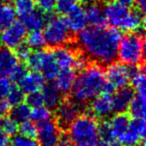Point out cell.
<instances>
[{
  "instance_id": "obj_39",
  "label": "cell",
  "mask_w": 146,
  "mask_h": 146,
  "mask_svg": "<svg viewBox=\"0 0 146 146\" xmlns=\"http://www.w3.org/2000/svg\"><path fill=\"white\" fill-rule=\"evenodd\" d=\"M11 146H39V143L35 138H29L20 134L14 135L11 140Z\"/></svg>"
},
{
  "instance_id": "obj_1",
  "label": "cell",
  "mask_w": 146,
  "mask_h": 146,
  "mask_svg": "<svg viewBox=\"0 0 146 146\" xmlns=\"http://www.w3.org/2000/svg\"><path fill=\"white\" fill-rule=\"evenodd\" d=\"M122 33L116 27L86 26L78 33V44L83 53L100 65H108L117 58Z\"/></svg>"
},
{
  "instance_id": "obj_20",
  "label": "cell",
  "mask_w": 146,
  "mask_h": 146,
  "mask_svg": "<svg viewBox=\"0 0 146 146\" xmlns=\"http://www.w3.org/2000/svg\"><path fill=\"white\" fill-rule=\"evenodd\" d=\"M41 93L44 100V105H46L50 109L56 108L63 100V93L57 88L54 83L45 84Z\"/></svg>"
},
{
  "instance_id": "obj_12",
  "label": "cell",
  "mask_w": 146,
  "mask_h": 146,
  "mask_svg": "<svg viewBox=\"0 0 146 146\" xmlns=\"http://www.w3.org/2000/svg\"><path fill=\"white\" fill-rule=\"evenodd\" d=\"M90 110L94 117L96 118H107L113 112L112 107L111 95L106 93H101L94 97L91 100L90 104Z\"/></svg>"
},
{
  "instance_id": "obj_48",
  "label": "cell",
  "mask_w": 146,
  "mask_h": 146,
  "mask_svg": "<svg viewBox=\"0 0 146 146\" xmlns=\"http://www.w3.org/2000/svg\"><path fill=\"white\" fill-rule=\"evenodd\" d=\"M115 1H117L118 3H120V4L124 5V6L126 7H132L134 4H135V0H115Z\"/></svg>"
},
{
  "instance_id": "obj_5",
  "label": "cell",
  "mask_w": 146,
  "mask_h": 146,
  "mask_svg": "<svg viewBox=\"0 0 146 146\" xmlns=\"http://www.w3.org/2000/svg\"><path fill=\"white\" fill-rule=\"evenodd\" d=\"M42 31L45 43L50 47L66 45L71 40V32L64 18L53 16L47 19Z\"/></svg>"
},
{
  "instance_id": "obj_18",
  "label": "cell",
  "mask_w": 146,
  "mask_h": 146,
  "mask_svg": "<svg viewBox=\"0 0 146 146\" xmlns=\"http://www.w3.org/2000/svg\"><path fill=\"white\" fill-rule=\"evenodd\" d=\"M46 20L47 18L45 16V13L40 10H36L35 8L21 16V22L27 31L41 30L44 27Z\"/></svg>"
},
{
  "instance_id": "obj_41",
  "label": "cell",
  "mask_w": 146,
  "mask_h": 146,
  "mask_svg": "<svg viewBox=\"0 0 146 146\" xmlns=\"http://www.w3.org/2000/svg\"><path fill=\"white\" fill-rule=\"evenodd\" d=\"M15 54H16L18 60L21 61H26V59L28 58V56L31 53V48L26 44V43H21L19 46H17L15 48Z\"/></svg>"
},
{
  "instance_id": "obj_10",
  "label": "cell",
  "mask_w": 146,
  "mask_h": 146,
  "mask_svg": "<svg viewBox=\"0 0 146 146\" xmlns=\"http://www.w3.org/2000/svg\"><path fill=\"white\" fill-rule=\"evenodd\" d=\"M39 146H57L60 132L56 122L52 120L39 123L37 126V136Z\"/></svg>"
},
{
  "instance_id": "obj_40",
  "label": "cell",
  "mask_w": 146,
  "mask_h": 146,
  "mask_svg": "<svg viewBox=\"0 0 146 146\" xmlns=\"http://www.w3.org/2000/svg\"><path fill=\"white\" fill-rule=\"evenodd\" d=\"M26 103L32 108L37 107V106H40V105H44V100H43V96L41 91L27 94Z\"/></svg>"
},
{
  "instance_id": "obj_32",
  "label": "cell",
  "mask_w": 146,
  "mask_h": 146,
  "mask_svg": "<svg viewBox=\"0 0 146 146\" xmlns=\"http://www.w3.org/2000/svg\"><path fill=\"white\" fill-rule=\"evenodd\" d=\"M0 130L10 137L14 136L18 133V123L11 116H1L0 117Z\"/></svg>"
},
{
  "instance_id": "obj_3",
  "label": "cell",
  "mask_w": 146,
  "mask_h": 146,
  "mask_svg": "<svg viewBox=\"0 0 146 146\" xmlns=\"http://www.w3.org/2000/svg\"><path fill=\"white\" fill-rule=\"evenodd\" d=\"M98 124L93 115L79 114L69 125L68 135L75 146H97Z\"/></svg>"
},
{
  "instance_id": "obj_28",
  "label": "cell",
  "mask_w": 146,
  "mask_h": 146,
  "mask_svg": "<svg viewBox=\"0 0 146 146\" xmlns=\"http://www.w3.org/2000/svg\"><path fill=\"white\" fill-rule=\"evenodd\" d=\"M47 51H44L42 49H36L32 52L31 51L30 55L26 59V66L31 71H38L40 72L42 65L44 63L45 57H46Z\"/></svg>"
},
{
  "instance_id": "obj_14",
  "label": "cell",
  "mask_w": 146,
  "mask_h": 146,
  "mask_svg": "<svg viewBox=\"0 0 146 146\" xmlns=\"http://www.w3.org/2000/svg\"><path fill=\"white\" fill-rule=\"evenodd\" d=\"M45 85V78L38 71L27 72L23 79L19 82V87L25 94L41 91Z\"/></svg>"
},
{
  "instance_id": "obj_16",
  "label": "cell",
  "mask_w": 146,
  "mask_h": 146,
  "mask_svg": "<svg viewBox=\"0 0 146 146\" xmlns=\"http://www.w3.org/2000/svg\"><path fill=\"white\" fill-rule=\"evenodd\" d=\"M18 62V58L12 49L0 47V76L8 77Z\"/></svg>"
},
{
  "instance_id": "obj_8",
  "label": "cell",
  "mask_w": 146,
  "mask_h": 146,
  "mask_svg": "<svg viewBox=\"0 0 146 146\" xmlns=\"http://www.w3.org/2000/svg\"><path fill=\"white\" fill-rule=\"evenodd\" d=\"M106 81L110 83L116 90L123 88L129 83V65L121 62H115L108 64L105 71Z\"/></svg>"
},
{
  "instance_id": "obj_11",
  "label": "cell",
  "mask_w": 146,
  "mask_h": 146,
  "mask_svg": "<svg viewBox=\"0 0 146 146\" xmlns=\"http://www.w3.org/2000/svg\"><path fill=\"white\" fill-rule=\"evenodd\" d=\"M103 11L106 18V22L109 23L111 26L120 29L130 10L128 7L113 0V1H109L106 3Z\"/></svg>"
},
{
  "instance_id": "obj_2",
  "label": "cell",
  "mask_w": 146,
  "mask_h": 146,
  "mask_svg": "<svg viewBox=\"0 0 146 146\" xmlns=\"http://www.w3.org/2000/svg\"><path fill=\"white\" fill-rule=\"evenodd\" d=\"M105 83V71L101 65H88L76 75L70 89L71 99L79 105L86 104L103 92Z\"/></svg>"
},
{
  "instance_id": "obj_34",
  "label": "cell",
  "mask_w": 146,
  "mask_h": 146,
  "mask_svg": "<svg viewBox=\"0 0 146 146\" xmlns=\"http://www.w3.org/2000/svg\"><path fill=\"white\" fill-rule=\"evenodd\" d=\"M11 2L16 15L20 17L35 8L34 0H11Z\"/></svg>"
},
{
  "instance_id": "obj_19",
  "label": "cell",
  "mask_w": 146,
  "mask_h": 146,
  "mask_svg": "<svg viewBox=\"0 0 146 146\" xmlns=\"http://www.w3.org/2000/svg\"><path fill=\"white\" fill-rule=\"evenodd\" d=\"M129 82L132 84V89L138 94H146V77L144 71L139 65H129Z\"/></svg>"
},
{
  "instance_id": "obj_21",
  "label": "cell",
  "mask_w": 146,
  "mask_h": 146,
  "mask_svg": "<svg viewBox=\"0 0 146 146\" xmlns=\"http://www.w3.org/2000/svg\"><path fill=\"white\" fill-rule=\"evenodd\" d=\"M76 77V72L73 68H64L59 71L54 79V84L62 93L69 92Z\"/></svg>"
},
{
  "instance_id": "obj_24",
  "label": "cell",
  "mask_w": 146,
  "mask_h": 146,
  "mask_svg": "<svg viewBox=\"0 0 146 146\" xmlns=\"http://www.w3.org/2000/svg\"><path fill=\"white\" fill-rule=\"evenodd\" d=\"M60 70L61 68L57 64L52 52H47L44 63H43L42 68H41V72H42L41 74L45 78V80L53 81L56 78V76L58 75V73Z\"/></svg>"
},
{
  "instance_id": "obj_26",
  "label": "cell",
  "mask_w": 146,
  "mask_h": 146,
  "mask_svg": "<svg viewBox=\"0 0 146 146\" xmlns=\"http://www.w3.org/2000/svg\"><path fill=\"white\" fill-rule=\"evenodd\" d=\"M146 94H138L135 93L129 107L130 115L133 118H145L146 111Z\"/></svg>"
},
{
  "instance_id": "obj_6",
  "label": "cell",
  "mask_w": 146,
  "mask_h": 146,
  "mask_svg": "<svg viewBox=\"0 0 146 146\" xmlns=\"http://www.w3.org/2000/svg\"><path fill=\"white\" fill-rule=\"evenodd\" d=\"M145 134L146 122L144 118H133L130 120L127 130L117 140L123 146H143Z\"/></svg>"
},
{
  "instance_id": "obj_23",
  "label": "cell",
  "mask_w": 146,
  "mask_h": 146,
  "mask_svg": "<svg viewBox=\"0 0 146 146\" xmlns=\"http://www.w3.org/2000/svg\"><path fill=\"white\" fill-rule=\"evenodd\" d=\"M108 122H109L114 139L115 138L118 139L127 130L130 123V118L124 112H122V113H117L115 115H113Z\"/></svg>"
},
{
  "instance_id": "obj_49",
  "label": "cell",
  "mask_w": 146,
  "mask_h": 146,
  "mask_svg": "<svg viewBox=\"0 0 146 146\" xmlns=\"http://www.w3.org/2000/svg\"><path fill=\"white\" fill-rule=\"evenodd\" d=\"M135 3L138 4V7L140 8V10L142 12L145 11V8H146V0H135Z\"/></svg>"
},
{
  "instance_id": "obj_53",
  "label": "cell",
  "mask_w": 146,
  "mask_h": 146,
  "mask_svg": "<svg viewBox=\"0 0 146 146\" xmlns=\"http://www.w3.org/2000/svg\"><path fill=\"white\" fill-rule=\"evenodd\" d=\"M93 1H96V0H93Z\"/></svg>"
},
{
  "instance_id": "obj_45",
  "label": "cell",
  "mask_w": 146,
  "mask_h": 146,
  "mask_svg": "<svg viewBox=\"0 0 146 146\" xmlns=\"http://www.w3.org/2000/svg\"><path fill=\"white\" fill-rule=\"evenodd\" d=\"M57 146H75L68 134H60Z\"/></svg>"
},
{
  "instance_id": "obj_46",
  "label": "cell",
  "mask_w": 146,
  "mask_h": 146,
  "mask_svg": "<svg viewBox=\"0 0 146 146\" xmlns=\"http://www.w3.org/2000/svg\"><path fill=\"white\" fill-rule=\"evenodd\" d=\"M10 110V105L7 103L5 98H0V117L6 115Z\"/></svg>"
},
{
  "instance_id": "obj_31",
  "label": "cell",
  "mask_w": 146,
  "mask_h": 146,
  "mask_svg": "<svg viewBox=\"0 0 146 146\" xmlns=\"http://www.w3.org/2000/svg\"><path fill=\"white\" fill-rule=\"evenodd\" d=\"M25 40H26V44L31 49H34V50L42 49L44 45L46 44L44 35H43V32L41 30L30 31V33L25 37Z\"/></svg>"
},
{
  "instance_id": "obj_4",
  "label": "cell",
  "mask_w": 146,
  "mask_h": 146,
  "mask_svg": "<svg viewBox=\"0 0 146 146\" xmlns=\"http://www.w3.org/2000/svg\"><path fill=\"white\" fill-rule=\"evenodd\" d=\"M119 62L126 65L142 64L144 59V38L139 33L129 32L122 36L117 48Z\"/></svg>"
},
{
  "instance_id": "obj_52",
  "label": "cell",
  "mask_w": 146,
  "mask_h": 146,
  "mask_svg": "<svg viewBox=\"0 0 146 146\" xmlns=\"http://www.w3.org/2000/svg\"><path fill=\"white\" fill-rule=\"evenodd\" d=\"M2 4V0H0V5Z\"/></svg>"
},
{
  "instance_id": "obj_37",
  "label": "cell",
  "mask_w": 146,
  "mask_h": 146,
  "mask_svg": "<svg viewBox=\"0 0 146 146\" xmlns=\"http://www.w3.org/2000/svg\"><path fill=\"white\" fill-rule=\"evenodd\" d=\"M27 72H28V68H27L26 65L18 62L16 66L13 68V70L11 71L8 77L10 78L11 81L15 82V83H19L23 79V77L27 74Z\"/></svg>"
},
{
  "instance_id": "obj_43",
  "label": "cell",
  "mask_w": 146,
  "mask_h": 146,
  "mask_svg": "<svg viewBox=\"0 0 146 146\" xmlns=\"http://www.w3.org/2000/svg\"><path fill=\"white\" fill-rule=\"evenodd\" d=\"M10 86V82L6 77L0 76V98H5Z\"/></svg>"
},
{
  "instance_id": "obj_47",
  "label": "cell",
  "mask_w": 146,
  "mask_h": 146,
  "mask_svg": "<svg viewBox=\"0 0 146 146\" xmlns=\"http://www.w3.org/2000/svg\"><path fill=\"white\" fill-rule=\"evenodd\" d=\"M0 146H11L10 136L0 130Z\"/></svg>"
},
{
  "instance_id": "obj_15",
  "label": "cell",
  "mask_w": 146,
  "mask_h": 146,
  "mask_svg": "<svg viewBox=\"0 0 146 146\" xmlns=\"http://www.w3.org/2000/svg\"><path fill=\"white\" fill-rule=\"evenodd\" d=\"M57 64L61 69L64 68H73L74 69V63H75L77 54L72 48L62 45V46L55 47V50L52 52Z\"/></svg>"
},
{
  "instance_id": "obj_44",
  "label": "cell",
  "mask_w": 146,
  "mask_h": 146,
  "mask_svg": "<svg viewBox=\"0 0 146 146\" xmlns=\"http://www.w3.org/2000/svg\"><path fill=\"white\" fill-rule=\"evenodd\" d=\"M89 65L88 63V59L84 55H77L76 57L75 63H74V69L75 70H83L85 67H87Z\"/></svg>"
},
{
  "instance_id": "obj_36",
  "label": "cell",
  "mask_w": 146,
  "mask_h": 146,
  "mask_svg": "<svg viewBox=\"0 0 146 146\" xmlns=\"http://www.w3.org/2000/svg\"><path fill=\"white\" fill-rule=\"evenodd\" d=\"M18 132L25 137L35 138L37 136V125L32 120L28 119L18 124Z\"/></svg>"
},
{
  "instance_id": "obj_29",
  "label": "cell",
  "mask_w": 146,
  "mask_h": 146,
  "mask_svg": "<svg viewBox=\"0 0 146 146\" xmlns=\"http://www.w3.org/2000/svg\"><path fill=\"white\" fill-rule=\"evenodd\" d=\"M11 107L12 108L10 110V116L18 124L30 119L31 107L26 102H21V103L16 104L14 106H11Z\"/></svg>"
},
{
  "instance_id": "obj_33",
  "label": "cell",
  "mask_w": 146,
  "mask_h": 146,
  "mask_svg": "<svg viewBox=\"0 0 146 146\" xmlns=\"http://www.w3.org/2000/svg\"><path fill=\"white\" fill-rule=\"evenodd\" d=\"M24 99H25V93L17 85H11L8 92H7L6 96H5V100L10 105V107L23 102Z\"/></svg>"
},
{
  "instance_id": "obj_35",
  "label": "cell",
  "mask_w": 146,
  "mask_h": 146,
  "mask_svg": "<svg viewBox=\"0 0 146 146\" xmlns=\"http://www.w3.org/2000/svg\"><path fill=\"white\" fill-rule=\"evenodd\" d=\"M78 0H55L54 9L61 15H67L78 6Z\"/></svg>"
},
{
  "instance_id": "obj_13",
  "label": "cell",
  "mask_w": 146,
  "mask_h": 146,
  "mask_svg": "<svg viewBox=\"0 0 146 146\" xmlns=\"http://www.w3.org/2000/svg\"><path fill=\"white\" fill-rule=\"evenodd\" d=\"M113 94L114 95L111 97L113 111L117 112V113L127 111L128 107H129L130 103L135 95L134 90L132 88L125 86V87L118 89V91H115Z\"/></svg>"
},
{
  "instance_id": "obj_51",
  "label": "cell",
  "mask_w": 146,
  "mask_h": 146,
  "mask_svg": "<svg viewBox=\"0 0 146 146\" xmlns=\"http://www.w3.org/2000/svg\"><path fill=\"white\" fill-rule=\"evenodd\" d=\"M109 146H123L121 143H119V142H110Z\"/></svg>"
},
{
  "instance_id": "obj_25",
  "label": "cell",
  "mask_w": 146,
  "mask_h": 146,
  "mask_svg": "<svg viewBox=\"0 0 146 146\" xmlns=\"http://www.w3.org/2000/svg\"><path fill=\"white\" fill-rule=\"evenodd\" d=\"M143 25L144 18L142 13H140L139 11H129L120 29L127 31V32H135V31L142 29Z\"/></svg>"
},
{
  "instance_id": "obj_50",
  "label": "cell",
  "mask_w": 146,
  "mask_h": 146,
  "mask_svg": "<svg viewBox=\"0 0 146 146\" xmlns=\"http://www.w3.org/2000/svg\"><path fill=\"white\" fill-rule=\"evenodd\" d=\"M109 144H110V142L99 139V141H98V143H97V146H109Z\"/></svg>"
},
{
  "instance_id": "obj_17",
  "label": "cell",
  "mask_w": 146,
  "mask_h": 146,
  "mask_svg": "<svg viewBox=\"0 0 146 146\" xmlns=\"http://www.w3.org/2000/svg\"><path fill=\"white\" fill-rule=\"evenodd\" d=\"M70 32L79 33L87 26V18H86L85 11L83 8L77 6L75 9H73L70 13L67 14V18L65 19Z\"/></svg>"
},
{
  "instance_id": "obj_7",
  "label": "cell",
  "mask_w": 146,
  "mask_h": 146,
  "mask_svg": "<svg viewBox=\"0 0 146 146\" xmlns=\"http://www.w3.org/2000/svg\"><path fill=\"white\" fill-rule=\"evenodd\" d=\"M27 30L21 21L15 20L10 26L5 28L0 33V43L4 47L15 49L24 42Z\"/></svg>"
},
{
  "instance_id": "obj_38",
  "label": "cell",
  "mask_w": 146,
  "mask_h": 146,
  "mask_svg": "<svg viewBox=\"0 0 146 146\" xmlns=\"http://www.w3.org/2000/svg\"><path fill=\"white\" fill-rule=\"evenodd\" d=\"M98 135H99V139L105 140L108 142H111L114 139L109 122L103 121L102 123L98 124Z\"/></svg>"
},
{
  "instance_id": "obj_27",
  "label": "cell",
  "mask_w": 146,
  "mask_h": 146,
  "mask_svg": "<svg viewBox=\"0 0 146 146\" xmlns=\"http://www.w3.org/2000/svg\"><path fill=\"white\" fill-rule=\"evenodd\" d=\"M16 20V12L11 4L0 5V32Z\"/></svg>"
},
{
  "instance_id": "obj_22",
  "label": "cell",
  "mask_w": 146,
  "mask_h": 146,
  "mask_svg": "<svg viewBox=\"0 0 146 146\" xmlns=\"http://www.w3.org/2000/svg\"><path fill=\"white\" fill-rule=\"evenodd\" d=\"M87 22L91 26H105L106 18L103 8L97 3H90L84 9Z\"/></svg>"
},
{
  "instance_id": "obj_42",
  "label": "cell",
  "mask_w": 146,
  "mask_h": 146,
  "mask_svg": "<svg viewBox=\"0 0 146 146\" xmlns=\"http://www.w3.org/2000/svg\"><path fill=\"white\" fill-rule=\"evenodd\" d=\"M37 5L39 7V10L43 13H51L54 10L55 0H37Z\"/></svg>"
},
{
  "instance_id": "obj_9",
  "label": "cell",
  "mask_w": 146,
  "mask_h": 146,
  "mask_svg": "<svg viewBox=\"0 0 146 146\" xmlns=\"http://www.w3.org/2000/svg\"><path fill=\"white\" fill-rule=\"evenodd\" d=\"M55 116H56V124L58 127L68 128L75 118L80 114L79 104L75 103L72 100L61 101L56 108Z\"/></svg>"
},
{
  "instance_id": "obj_30",
  "label": "cell",
  "mask_w": 146,
  "mask_h": 146,
  "mask_svg": "<svg viewBox=\"0 0 146 146\" xmlns=\"http://www.w3.org/2000/svg\"><path fill=\"white\" fill-rule=\"evenodd\" d=\"M51 118H52V111L46 105H40L31 109L30 119H32V121L35 123H42L51 120Z\"/></svg>"
}]
</instances>
